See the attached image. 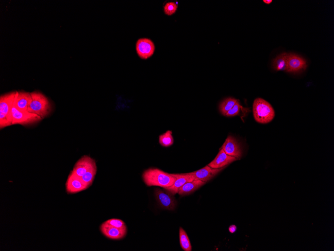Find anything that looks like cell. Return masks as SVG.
<instances>
[{
    "mask_svg": "<svg viewBox=\"0 0 334 251\" xmlns=\"http://www.w3.org/2000/svg\"><path fill=\"white\" fill-rule=\"evenodd\" d=\"M142 179L148 187H159L164 189L174 185L176 178L171 174L157 168H149L142 174Z\"/></svg>",
    "mask_w": 334,
    "mask_h": 251,
    "instance_id": "6da1fadb",
    "label": "cell"
},
{
    "mask_svg": "<svg viewBox=\"0 0 334 251\" xmlns=\"http://www.w3.org/2000/svg\"><path fill=\"white\" fill-rule=\"evenodd\" d=\"M17 91L3 94L0 97V128L13 126L12 109Z\"/></svg>",
    "mask_w": 334,
    "mask_h": 251,
    "instance_id": "7a4b0ae2",
    "label": "cell"
},
{
    "mask_svg": "<svg viewBox=\"0 0 334 251\" xmlns=\"http://www.w3.org/2000/svg\"><path fill=\"white\" fill-rule=\"evenodd\" d=\"M253 112L255 120L261 124L271 122L275 116L272 106L268 102L261 98H258L254 100Z\"/></svg>",
    "mask_w": 334,
    "mask_h": 251,
    "instance_id": "3957f363",
    "label": "cell"
},
{
    "mask_svg": "<svg viewBox=\"0 0 334 251\" xmlns=\"http://www.w3.org/2000/svg\"><path fill=\"white\" fill-rule=\"evenodd\" d=\"M32 101L28 108V111L36 114L44 119L51 111V105L48 98L39 91L31 93Z\"/></svg>",
    "mask_w": 334,
    "mask_h": 251,
    "instance_id": "277c9868",
    "label": "cell"
},
{
    "mask_svg": "<svg viewBox=\"0 0 334 251\" xmlns=\"http://www.w3.org/2000/svg\"><path fill=\"white\" fill-rule=\"evenodd\" d=\"M39 115L17 108L14 105L12 109V125L28 126L36 124L42 121Z\"/></svg>",
    "mask_w": 334,
    "mask_h": 251,
    "instance_id": "5b68a950",
    "label": "cell"
},
{
    "mask_svg": "<svg viewBox=\"0 0 334 251\" xmlns=\"http://www.w3.org/2000/svg\"><path fill=\"white\" fill-rule=\"evenodd\" d=\"M155 196L159 205L163 209L174 211L177 206V201L174 195L167 191L160 189L155 190Z\"/></svg>",
    "mask_w": 334,
    "mask_h": 251,
    "instance_id": "8992f818",
    "label": "cell"
},
{
    "mask_svg": "<svg viewBox=\"0 0 334 251\" xmlns=\"http://www.w3.org/2000/svg\"><path fill=\"white\" fill-rule=\"evenodd\" d=\"M222 149L228 155L240 159L243 155V151L240 142L232 136H229L223 144Z\"/></svg>",
    "mask_w": 334,
    "mask_h": 251,
    "instance_id": "52a82bcc",
    "label": "cell"
},
{
    "mask_svg": "<svg viewBox=\"0 0 334 251\" xmlns=\"http://www.w3.org/2000/svg\"><path fill=\"white\" fill-rule=\"evenodd\" d=\"M136 49L140 58L147 59L154 54L155 51V45L151 40L148 38H141L137 41Z\"/></svg>",
    "mask_w": 334,
    "mask_h": 251,
    "instance_id": "ba28073f",
    "label": "cell"
},
{
    "mask_svg": "<svg viewBox=\"0 0 334 251\" xmlns=\"http://www.w3.org/2000/svg\"><path fill=\"white\" fill-rule=\"evenodd\" d=\"M307 61L302 57L293 54H288L287 71L291 73H300L306 70Z\"/></svg>",
    "mask_w": 334,
    "mask_h": 251,
    "instance_id": "9c48e42d",
    "label": "cell"
},
{
    "mask_svg": "<svg viewBox=\"0 0 334 251\" xmlns=\"http://www.w3.org/2000/svg\"><path fill=\"white\" fill-rule=\"evenodd\" d=\"M88 188L79 178L71 173L66 182V190L69 194H75L85 191Z\"/></svg>",
    "mask_w": 334,
    "mask_h": 251,
    "instance_id": "30bf717a",
    "label": "cell"
},
{
    "mask_svg": "<svg viewBox=\"0 0 334 251\" xmlns=\"http://www.w3.org/2000/svg\"><path fill=\"white\" fill-rule=\"evenodd\" d=\"M95 162V160L90 157L84 156L76 162L71 173L81 178L89 171Z\"/></svg>",
    "mask_w": 334,
    "mask_h": 251,
    "instance_id": "8fae6325",
    "label": "cell"
},
{
    "mask_svg": "<svg viewBox=\"0 0 334 251\" xmlns=\"http://www.w3.org/2000/svg\"><path fill=\"white\" fill-rule=\"evenodd\" d=\"M100 230L103 235L108 239L111 240H121L126 235L127 229H121L117 228L103 223L100 226Z\"/></svg>",
    "mask_w": 334,
    "mask_h": 251,
    "instance_id": "7c38bea8",
    "label": "cell"
},
{
    "mask_svg": "<svg viewBox=\"0 0 334 251\" xmlns=\"http://www.w3.org/2000/svg\"><path fill=\"white\" fill-rule=\"evenodd\" d=\"M224 169L225 167L221 169H213L209 165H206L201 169L189 173V174L193 175L195 179L201 180L206 182L214 178Z\"/></svg>",
    "mask_w": 334,
    "mask_h": 251,
    "instance_id": "4fadbf2b",
    "label": "cell"
},
{
    "mask_svg": "<svg viewBox=\"0 0 334 251\" xmlns=\"http://www.w3.org/2000/svg\"><path fill=\"white\" fill-rule=\"evenodd\" d=\"M238 160V159L226 154L224 150L221 148L218 155L208 165L213 169H221Z\"/></svg>",
    "mask_w": 334,
    "mask_h": 251,
    "instance_id": "5bb4252c",
    "label": "cell"
},
{
    "mask_svg": "<svg viewBox=\"0 0 334 251\" xmlns=\"http://www.w3.org/2000/svg\"><path fill=\"white\" fill-rule=\"evenodd\" d=\"M172 175L176 178V180L174 185L170 187L166 188L164 189L168 191L173 195L177 194L179 189L184 185V184L195 179L194 176L190 175L189 173Z\"/></svg>",
    "mask_w": 334,
    "mask_h": 251,
    "instance_id": "9a60e30c",
    "label": "cell"
},
{
    "mask_svg": "<svg viewBox=\"0 0 334 251\" xmlns=\"http://www.w3.org/2000/svg\"><path fill=\"white\" fill-rule=\"evenodd\" d=\"M31 101V93L25 91H17L14 106L18 109L28 111V108Z\"/></svg>",
    "mask_w": 334,
    "mask_h": 251,
    "instance_id": "2e32d148",
    "label": "cell"
},
{
    "mask_svg": "<svg viewBox=\"0 0 334 251\" xmlns=\"http://www.w3.org/2000/svg\"><path fill=\"white\" fill-rule=\"evenodd\" d=\"M205 183L206 182L199 179L188 182L179 189L178 194L181 196L190 195L204 186Z\"/></svg>",
    "mask_w": 334,
    "mask_h": 251,
    "instance_id": "e0dca14e",
    "label": "cell"
},
{
    "mask_svg": "<svg viewBox=\"0 0 334 251\" xmlns=\"http://www.w3.org/2000/svg\"><path fill=\"white\" fill-rule=\"evenodd\" d=\"M288 54L283 53L278 55L272 61V67L276 71H287Z\"/></svg>",
    "mask_w": 334,
    "mask_h": 251,
    "instance_id": "ac0fdd59",
    "label": "cell"
},
{
    "mask_svg": "<svg viewBox=\"0 0 334 251\" xmlns=\"http://www.w3.org/2000/svg\"><path fill=\"white\" fill-rule=\"evenodd\" d=\"M97 167L95 162L89 171L82 177L81 178L82 180L85 185L88 187H90L92 185L95 178L97 174Z\"/></svg>",
    "mask_w": 334,
    "mask_h": 251,
    "instance_id": "d6986e66",
    "label": "cell"
},
{
    "mask_svg": "<svg viewBox=\"0 0 334 251\" xmlns=\"http://www.w3.org/2000/svg\"><path fill=\"white\" fill-rule=\"evenodd\" d=\"M179 239L180 246L184 251H192V245L187 233L182 227L179 229Z\"/></svg>",
    "mask_w": 334,
    "mask_h": 251,
    "instance_id": "ffe728a7",
    "label": "cell"
},
{
    "mask_svg": "<svg viewBox=\"0 0 334 251\" xmlns=\"http://www.w3.org/2000/svg\"><path fill=\"white\" fill-rule=\"evenodd\" d=\"M239 100L231 97L226 98L219 105V111L221 113L225 116L226 113L231 109L238 102Z\"/></svg>",
    "mask_w": 334,
    "mask_h": 251,
    "instance_id": "44dd1931",
    "label": "cell"
},
{
    "mask_svg": "<svg viewBox=\"0 0 334 251\" xmlns=\"http://www.w3.org/2000/svg\"><path fill=\"white\" fill-rule=\"evenodd\" d=\"M159 143L163 147H168L172 146L174 142L171 130H167L159 137Z\"/></svg>",
    "mask_w": 334,
    "mask_h": 251,
    "instance_id": "7402d4cb",
    "label": "cell"
},
{
    "mask_svg": "<svg viewBox=\"0 0 334 251\" xmlns=\"http://www.w3.org/2000/svg\"><path fill=\"white\" fill-rule=\"evenodd\" d=\"M248 110V109L244 108L240 105V102H239L226 113L225 116L227 117H234L240 115L242 112L246 113Z\"/></svg>",
    "mask_w": 334,
    "mask_h": 251,
    "instance_id": "603a6c76",
    "label": "cell"
},
{
    "mask_svg": "<svg viewBox=\"0 0 334 251\" xmlns=\"http://www.w3.org/2000/svg\"><path fill=\"white\" fill-rule=\"evenodd\" d=\"M104 223L118 229H127L125 222L123 221L118 219H111L105 221Z\"/></svg>",
    "mask_w": 334,
    "mask_h": 251,
    "instance_id": "cb8c5ba5",
    "label": "cell"
},
{
    "mask_svg": "<svg viewBox=\"0 0 334 251\" xmlns=\"http://www.w3.org/2000/svg\"><path fill=\"white\" fill-rule=\"evenodd\" d=\"M177 5L173 2L167 3L164 7V11L166 15L171 16L177 11Z\"/></svg>",
    "mask_w": 334,
    "mask_h": 251,
    "instance_id": "d4e9b609",
    "label": "cell"
},
{
    "mask_svg": "<svg viewBox=\"0 0 334 251\" xmlns=\"http://www.w3.org/2000/svg\"><path fill=\"white\" fill-rule=\"evenodd\" d=\"M237 228L236 226L234 225H231L229 228V231L232 233H235L237 231Z\"/></svg>",
    "mask_w": 334,
    "mask_h": 251,
    "instance_id": "484cf974",
    "label": "cell"
},
{
    "mask_svg": "<svg viewBox=\"0 0 334 251\" xmlns=\"http://www.w3.org/2000/svg\"><path fill=\"white\" fill-rule=\"evenodd\" d=\"M263 2L267 4H270L272 2V0H264Z\"/></svg>",
    "mask_w": 334,
    "mask_h": 251,
    "instance_id": "4316f807",
    "label": "cell"
}]
</instances>
